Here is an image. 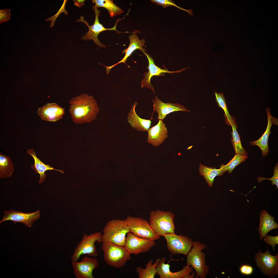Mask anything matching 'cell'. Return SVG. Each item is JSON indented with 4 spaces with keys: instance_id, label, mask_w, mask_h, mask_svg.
I'll use <instances>...</instances> for the list:
<instances>
[{
    "instance_id": "cell-1",
    "label": "cell",
    "mask_w": 278,
    "mask_h": 278,
    "mask_svg": "<svg viewBox=\"0 0 278 278\" xmlns=\"http://www.w3.org/2000/svg\"><path fill=\"white\" fill-rule=\"evenodd\" d=\"M69 111L73 121L76 124L90 123L96 119L99 108L92 95L82 93L71 98Z\"/></svg>"
},
{
    "instance_id": "cell-2",
    "label": "cell",
    "mask_w": 278,
    "mask_h": 278,
    "mask_svg": "<svg viewBox=\"0 0 278 278\" xmlns=\"http://www.w3.org/2000/svg\"><path fill=\"white\" fill-rule=\"evenodd\" d=\"M99 242L111 243L124 246L126 234L130 232L125 219L109 221L103 230Z\"/></svg>"
},
{
    "instance_id": "cell-3",
    "label": "cell",
    "mask_w": 278,
    "mask_h": 278,
    "mask_svg": "<svg viewBox=\"0 0 278 278\" xmlns=\"http://www.w3.org/2000/svg\"><path fill=\"white\" fill-rule=\"evenodd\" d=\"M175 216L174 214L171 212L152 211L150 214L149 223L156 233L160 237L164 236L167 233L174 232Z\"/></svg>"
},
{
    "instance_id": "cell-4",
    "label": "cell",
    "mask_w": 278,
    "mask_h": 278,
    "mask_svg": "<svg viewBox=\"0 0 278 278\" xmlns=\"http://www.w3.org/2000/svg\"><path fill=\"white\" fill-rule=\"evenodd\" d=\"M102 244L104 259L109 265L116 268H121L131 259L130 254L124 246L106 242Z\"/></svg>"
},
{
    "instance_id": "cell-5",
    "label": "cell",
    "mask_w": 278,
    "mask_h": 278,
    "mask_svg": "<svg viewBox=\"0 0 278 278\" xmlns=\"http://www.w3.org/2000/svg\"><path fill=\"white\" fill-rule=\"evenodd\" d=\"M206 247L200 241L193 242L192 248L187 256V264L195 269L197 278H205L209 273V267L205 264V255L202 251Z\"/></svg>"
},
{
    "instance_id": "cell-6",
    "label": "cell",
    "mask_w": 278,
    "mask_h": 278,
    "mask_svg": "<svg viewBox=\"0 0 278 278\" xmlns=\"http://www.w3.org/2000/svg\"><path fill=\"white\" fill-rule=\"evenodd\" d=\"M102 234L100 232H95L89 235L84 234L71 257V261H77L80 256L84 254L97 257L98 253L95 243L96 242H99Z\"/></svg>"
},
{
    "instance_id": "cell-7",
    "label": "cell",
    "mask_w": 278,
    "mask_h": 278,
    "mask_svg": "<svg viewBox=\"0 0 278 278\" xmlns=\"http://www.w3.org/2000/svg\"><path fill=\"white\" fill-rule=\"evenodd\" d=\"M92 8L94 11L95 15L94 22L92 25H90L87 21L84 20V17L82 15L80 16V19L76 21L77 22H82L84 23L87 25L89 28L88 31L85 33V35L82 37V40H92L94 43L100 47L105 48L106 46L100 42L98 37V35L100 32L106 30H115L119 33L123 32L128 33V32H119L116 29L118 23L121 20V19H117L115 25L113 27L110 28H105L102 24L99 22V17L101 14L100 11L98 10V8L95 7L94 6H93Z\"/></svg>"
},
{
    "instance_id": "cell-8",
    "label": "cell",
    "mask_w": 278,
    "mask_h": 278,
    "mask_svg": "<svg viewBox=\"0 0 278 278\" xmlns=\"http://www.w3.org/2000/svg\"><path fill=\"white\" fill-rule=\"evenodd\" d=\"M125 220L130 232L135 236L154 241L160 238L147 220L130 216Z\"/></svg>"
},
{
    "instance_id": "cell-9",
    "label": "cell",
    "mask_w": 278,
    "mask_h": 278,
    "mask_svg": "<svg viewBox=\"0 0 278 278\" xmlns=\"http://www.w3.org/2000/svg\"><path fill=\"white\" fill-rule=\"evenodd\" d=\"M168 250L172 255L183 254L187 256L192 247L193 241L190 238L174 233H168L164 236Z\"/></svg>"
},
{
    "instance_id": "cell-10",
    "label": "cell",
    "mask_w": 278,
    "mask_h": 278,
    "mask_svg": "<svg viewBox=\"0 0 278 278\" xmlns=\"http://www.w3.org/2000/svg\"><path fill=\"white\" fill-rule=\"evenodd\" d=\"M257 266L264 274L273 277L278 273V254L271 255L268 250L263 253L259 249L255 255Z\"/></svg>"
},
{
    "instance_id": "cell-11",
    "label": "cell",
    "mask_w": 278,
    "mask_h": 278,
    "mask_svg": "<svg viewBox=\"0 0 278 278\" xmlns=\"http://www.w3.org/2000/svg\"><path fill=\"white\" fill-rule=\"evenodd\" d=\"M154 241L136 236L130 232L127 234L124 246L130 255L149 251L155 244Z\"/></svg>"
},
{
    "instance_id": "cell-12",
    "label": "cell",
    "mask_w": 278,
    "mask_h": 278,
    "mask_svg": "<svg viewBox=\"0 0 278 278\" xmlns=\"http://www.w3.org/2000/svg\"><path fill=\"white\" fill-rule=\"evenodd\" d=\"M40 216V211L39 210L33 212L27 213L12 210H5L4 211L3 218L0 221V223L5 221H11L14 224L17 222L21 223L31 227L32 226L33 222L39 219Z\"/></svg>"
},
{
    "instance_id": "cell-13",
    "label": "cell",
    "mask_w": 278,
    "mask_h": 278,
    "mask_svg": "<svg viewBox=\"0 0 278 278\" xmlns=\"http://www.w3.org/2000/svg\"><path fill=\"white\" fill-rule=\"evenodd\" d=\"M75 277L77 278H94L93 271L99 265L98 260L85 256L80 262H71Z\"/></svg>"
},
{
    "instance_id": "cell-14",
    "label": "cell",
    "mask_w": 278,
    "mask_h": 278,
    "mask_svg": "<svg viewBox=\"0 0 278 278\" xmlns=\"http://www.w3.org/2000/svg\"><path fill=\"white\" fill-rule=\"evenodd\" d=\"M143 53L146 56L148 60L149 65L147 67L148 71L144 74V77L141 82V86L142 88L144 87L151 89L154 93L155 92L154 87L151 83L152 77L155 76H163L165 73H175L180 72L188 68H184L180 70L174 71H170L167 70L162 69L155 64L153 59L150 55L145 52Z\"/></svg>"
},
{
    "instance_id": "cell-15",
    "label": "cell",
    "mask_w": 278,
    "mask_h": 278,
    "mask_svg": "<svg viewBox=\"0 0 278 278\" xmlns=\"http://www.w3.org/2000/svg\"><path fill=\"white\" fill-rule=\"evenodd\" d=\"M166 258L162 257L160 260L156 268V273L160 278H189L190 274L193 271L192 267L188 264L184 267L181 270L176 272H172L170 270V265L165 264Z\"/></svg>"
},
{
    "instance_id": "cell-16",
    "label": "cell",
    "mask_w": 278,
    "mask_h": 278,
    "mask_svg": "<svg viewBox=\"0 0 278 278\" xmlns=\"http://www.w3.org/2000/svg\"><path fill=\"white\" fill-rule=\"evenodd\" d=\"M153 111L158 114L157 119L163 120L168 114L179 111L189 112L190 110L183 105L169 102L164 103L156 96L152 100Z\"/></svg>"
},
{
    "instance_id": "cell-17",
    "label": "cell",
    "mask_w": 278,
    "mask_h": 278,
    "mask_svg": "<svg viewBox=\"0 0 278 278\" xmlns=\"http://www.w3.org/2000/svg\"><path fill=\"white\" fill-rule=\"evenodd\" d=\"M140 32L138 30H134L131 32L132 34H130L128 37L129 41V46L127 49H125L123 52V53H125L124 56L121 60L116 64L111 66H105L107 74H108L111 69L118 64L121 63L126 64L127 59L136 50L139 49L143 53L145 52L146 50L143 47H144L146 48V46L145 45V39H140L136 34V33Z\"/></svg>"
},
{
    "instance_id": "cell-18",
    "label": "cell",
    "mask_w": 278,
    "mask_h": 278,
    "mask_svg": "<svg viewBox=\"0 0 278 278\" xmlns=\"http://www.w3.org/2000/svg\"><path fill=\"white\" fill-rule=\"evenodd\" d=\"M65 109L56 103H47L39 108L37 113L42 120L55 122L62 118L65 114Z\"/></svg>"
},
{
    "instance_id": "cell-19",
    "label": "cell",
    "mask_w": 278,
    "mask_h": 278,
    "mask_svg": "<svg viewBox=\"0 0 278 278\" xmlns=\"http://www.w3.org/2000/svg\"><path fill=\"white\" fill-rule=\"evenodd\" d=\"M162 120H159L158 124L150 128L147 131V142L154 146H158L163 143L168 137V131Z\"/></svg>"
},
{
    "instance_id": "cell-20",
    "label": "cell",
    "mask_w": 278,
    "mask_h": 278,
    "mask_svg": "<svg viewBox=\"0 0 278 278\" xmlns=\"http://www.w3.org/2000/svg\"><path fill=\"white\" fill-rule=\"evenodd\" d=\"M266 110L268 123L266 130L258 139L250 142L251 145L259 147L261 150L263 157L267 155L269 151L268 142L269 135L271 133V127L273 124L278 125V119L271 115L270 109L267 108Z\"/></svg>"
},
{
    "instance_id": "cell-21",
    "label": "cell",
    "mask_w": 278,
    "mask_h": 278,
    "mask_svg": "<svg viewBox=\"0 0 278 278\" xmlns=\"http://www.w3.org/2000/svg\"><path fill=\"white\" fill-rule=\"evenodd\" d=\"M138 104V102H135L132 105L128 113L127 120L131 127L136 130L143 132L147 131L151 126L152 121L151 119L142 118L137 114L135 108Z\"/></svg>"
},
{
    "instance_id": "cell-22",
    "label": "cell",
    "mask_w": 278,
    "mask_h": 278,
    "mask_svg": "<svg viewBox=\"0 0 278 278\" xmlns=\"http://www.w3.org/2000/svg\"><path fill=\"white\" fill-rule=\"evenodd\" d=\"M260 222L258 231L260 238L262 240L270 231L277 228L278 225L274 220V218L270 215L267 211L263 210L260 213Z\"/></svg>"
},
{
    "instance_id": "cell-23",
    "label": "cell",
    "mask_w": 278,
    "mask_h": 278,
    "mask_svg": "<svg viewBox=\"0 0 278 278\" xmlns=\"http://www.w3.org/2000/svg\"><path fill=\"white\" fill-rule=\"evenodd\" d=\"M26 153L29 155L31 156L34 160V164L31 165L30 166L31 168L34 170L36 173H38L40 175V179L38 182L39 184L41 183L44 180L46 177V175L45 172L47 170H55L63 173V171L54 169L53 167L50 166L48 165L45 164L41 161L37 157L36 153L34 151V149H28L26 151Z\"/></svg>"
},
{
    "instance_id": "cell-24",
    "label": "cell",
    "mask_w": 278,
    "mask_h": 278,
    "mask_svg": "<svg viewBox=\"0 0 278 278\" xmlns=\"http://www.w3.org/2000/svg\"><path fill=\"white\" fill-rule=\"evenodd\" d=\"M199 171L200 174L204 177L210 187L212 186L214 178L216 176L222 175L224 173L220 168L216 169L209 167L201 164L199 167Z\"/></svg>"
},
{
    "instance_id": "cell-25",
    "label": "cell",
    "mask_w": 278,
    "mask_h": 278,
    "mask_svg": "<svg viewBox=\"0 0 278 278\" xmlns=\"http://www.w3.org/2000/svg\"><path fill=\"white\" fill-rule=\"evenodd\" d=\"M14 170V164L10 158L0 152V178H4L10 177Z\"/></svg>"
},
{
    "instance_id": "cell-26",
    "label": "cell",
    "mask_w": 278,
    "mask_h": 278,
    "mask_svg": "<svg viewBox=\"0 0 278 278\" xmlns=\"http://www.w3.org/2000/svg\"><path fill=\"white\" fill-rule=\"evenodd\" d=\"M160 259L158 258L155 262L153 263V260L151 259L146 265L145 268L140 266L136 268V272L138 274L139 278H154L156 273L157 267L159 264Z\"/></svg>"
},
{
    "instance_id": "cell-27",
    "label": "cell",
    "mask_w": 278,
    "mask_h": 278,
    "mask_svg": "<svg viewBox=\"0 0 278 278\" xmlns=\"http://www.w3.org/2000/svg\"><path fill=\"white\" fill-rule=\"evenodd\" d=\"M92 2L95 4L94 6L97 8L102 7L106 9L111 17L124 12V11L114 4L112 0H93Z\"/></svg>"
},
{
    "instance_id": "cell-28",
    "label": "cell",
    "mask_w": 278,
    "mask_h": 278,
    "mask_svg": "<svg viewBox=\"0 0 278 278\" xmlns=\"http://www.w3.org/2000/svg\"><path fill=\"white\" fill-rule=\"evenodd\" d=\"M215 97V100L219 106L221 107L224 112L225 117L226 123L229 126L236 124L234 118L230 114L226 104L224 96L222 92L218 93L214 92Z\"/></svg>"
},
{
    "instance_id": "cell-29",
    "label": "cell",
    "mask_w": 278,
    "mask_h": 278,
    "mask_svg": "<svg viewBox=\"0 0 278 278\" xmlns=\"http://www.w3.org/2000/svg\"><path fill=\"white\" fill-rule=\"evenodd\" d=\"M231 126L232 128V132H231L232 136L231 141L235 154L247 155V152L241 145L240 137L237 131L236 124H232Z\"/></svg>"
},
{
    "instance_id": "cell-30",
    "label": "cell",
    "mask_w": 278,
    "mask_h": 278,
    "mask_svg": "<svg viewBox=\"0 0 278 278\" xmlns=\"http://www.w3.org/2000/svg\"><path fill=\"white\" fill-rule=\"evenodd\" d=\"M247 157L246 155L235 154L234 157L226 164H221L220 168L224 173L228 171L230 174L237 166L245 161Z\"/></svg>"
},
{
    "instance_id": "cell-31",
    "label": "cell",
    "mask_w": 278,
    "mask_h": 278,
    "mask_svg": "<svg viewBox=\"0 0 278 278\" xmlns=\"http://www.w3.org/2000/svg\"><path fill=\"white\" fill-rule=\"evenodd\" d=\"M151 1L156 4L162 6L164 8L169 6H174L176 7L179 10L186 11L191 15H193V12L191 9L187 10L179 7L176 5L175 3L171 0H151Z\"/></svg>"
},
{
    "instance_id": "cell-32",
    "label": "cell",
    "mask_w": 278,
    "mask_h": 278,
    "mask_svg": "<svg viewBox=\"0 0 278 278\" xmlns=\"http://www.w3.org/2000/svg\"><path fill=\"white\" fill-rule=\"evenodd\" d=\"M258 183L265 180H269L272 181V185H275L278 188V163L275 166L274 169V175L271 178H266L259 176L257 178Z\"/></svg>"
},
{
    "instance_id": "cell-33",
    "label": "cell",
    "mask_w": 278,
    "mask_h": 278,
    "mask_svg": "<svg viewBox=\"0 0 278 278\" xmlns=\"http://www.w3.org/2000/svg\"><path fill=\"white\" fill-rule=\"evenodd\" d=\"M264 237V241L271 245L273 251H274L275 245L278 244V236H273L266 234Z\"/></svg>"
},
{
    "instance_id": "cell-34",
    "label": "cell",
    "mask_w": 278,
    "mask_h": 278,
    "mask_svg": "<svg viewBox=\"0 0 278 278\" xmlns=\"http://www.w3.org/2000/svg\"><path fill=\"white\" fill-rule=\"evenodd\" d=\"M11 9L6 8L3 10H0V23H1L3 22L8 21L10 19V17L11 13L10 12Z\"/></svg>"
},
{
    "instance_id": "cell-35",
    "label": "cell",
    "mask_w": 278,
    "mask_h": 278,
    "mask_svg": "<svg viewBox=\"0 0 278 278\" xmlns=\"http://www.w3.org/2000/svg\"><path fill=\"white\" fill-rule=\"evenodd\" d=\"M239 270L241 274L246 275H251L254 271L253 267L250 265L247 264L241 265L240 267Z\"/></svg>"
},
{
    "instance_id": "cell-36",
    "label": "cell",
    "mask_w": 278,
    "mask_h": 278,
    "mask_svg": "<svg viewBox=\"0 0 278 278\" xmlns=\"http://www.w3.org/2000/svg\"><path fill=\"white\" fill-rule=\"evenodd\" d=\"M74 2V4L75 5L80 7L84 5V2L85 0H73Z\"/></svg>"
}]
</instances>
